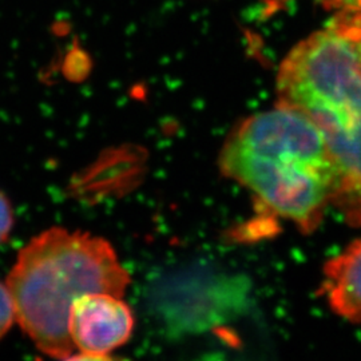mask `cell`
<instances>
[{
  "label": "cell",
  "mask_w": 361,
  "mask_h": 361,
  "mask_svg": "<svg viewBox=\"0 0 361 361\" xmlns=\"http://www.w3.org/2000/svg\"><path fill=\"white\" fill-rule=\"evenodd\" d=\"M219 169L302 233L319 228L341 193V170L322 133L307 116L281 104L233 129Z\"/></svg>",
  "instance_id": "obj_1"
},
{
  "label": "cell",
  "mask_w": 361,
  "mask_h": 361,
  "mask_svg": "<svg viewBox=\"0 0 361 361\" xmlns=\"http://www.w3.org/2000/svg\"><path fill=\"white\" fill-rule=\"evenodd\" d=\"M277 104L307 116L341 170L336 207L361 225V11L336 13L288 52L276 77Z\"/></svg>",
  "instance_id": "obj_2"
},
{
  "label": "cell",
  "mask_w": 361,
  "mask_h": 361,
  "mask_svg": "<svg viewBox=\"0 0 361 361\" xmlns=\"http://www.w3.org/2000/svg\"><path fill=\"white\" fill-rule=\"evenodd\" d=\"M130 284L114 247L89 233L51 228L32 238L18 255L7 277L16 320L39 350L71 359L68 314L86 293L123 296Z\"/></svg>",
  "instance_id": "obj_3"
},
{
  "label": "cell",
  "mask_w": 361,
  "mask_h": 361,
  "mask_svg": "<svg viewBox=\"0 0 361 361\" xmlns=\"http://www.w3.org/2000/svg\"><path fill=\"white\" fill-rule=\"evenodd\" d=\"M249 286L243 277L183 274L157 297V310L176 331H204L224 323L245 307Z\"/></svg>",
  "instance_id": "obj_4"
},
{
  "label": "cell",
  "mask_w": 361,
  "mask_h": 361,
  "mask_svg": "<svg viewBox=\"0 0 361 361\" xmlns=\"http://www.w3.org/2000/svg\"><path fill=\"white\" fill-rule=\"evenodd\" d=\"M134 331V314L121 296L92 292L79 297L68 314V335L77 357L106 359L128 343Z\"/></svg>",
  "instance_id": "obj_5"
},
{
  "label": "cell",
  "mask_w": 361,
  "mask_h": 361,
  "mask_svg": "<svg viewBox=\"0 0 361 361\" xmlns=\"http://www.w3.org/2000/svg\"><path fill=\"white\" fill-rule=\"evenodd\" d=\"M322 295L337 316L360 323L361 238L325 264Z\"/></svg>",
  "instance_id": "obj_6"
},
{
  "label": "cell",
  "mask_w": 361,
  "mask_h": 361,
  "mask_svg": "<svg viewBox=\"0 0 361 361\" xmlns=\"http://www.w3.org/2000/svg\"><path fill=\"white\" fill-rule=\"evenodd\" d=\"M16 320V310L7 284L0 283V340L11 329Z\"/></svg>",
  "instance_id": "obj_7"
},
{
  "label": "cell",
  "mask_w": 361,
  "mask_h": 361,
  "mask_svg": "<svg viewBox=\"0 0 361 361\" xmlns=\"http://www.w3.org/2000/svg\"><path fill=\"white\" fill-rule=\"evenodd\" d=\"M13 225V207L8 198L0 192V245L8 238Z\"/></svg>",
  "instance_id": "obj_8"
},
{
  "label": "cell",
  "mask_w": 361,
  "mask_h": 361,
  "mask_svg": "<svg viewBox=\"0 0 361 361\" xmlns=\"http://www.w3.org/2000/svg\"><path fill=\"white\" fill-rule=\"evenodd\" d=\"M326 8L335 10L336 13L340 11H349V13H360L361 0H320Z\"/></svg>",
  "instance_id": "obj_9"
}]
</instances>
